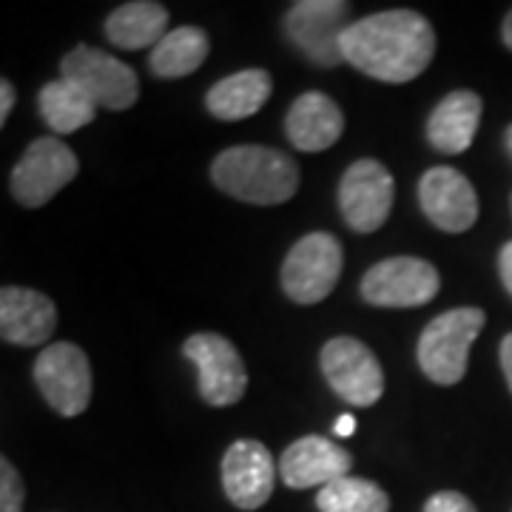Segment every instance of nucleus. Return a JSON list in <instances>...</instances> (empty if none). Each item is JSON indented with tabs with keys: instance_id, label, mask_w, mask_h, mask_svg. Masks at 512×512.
<instances>
[{
	"instance_id": "obj_11",
	"label": "nucleus",
	"mask_w": 512,
	"mask_h": 512,
	"mask_svg": "<svg viewBox=\"0 0 512 512\" xmlns=\"http://www.w3.org/2000/svg\"><path fill=\"white\" fill-rule=\"evenodd\" d=\"M188 362L200 373V396L211 407H231L248 390V370L234 348L220 333H194L183 345Z\"/></svg>"
},
{
	"instance_id": "obj_16",
	"label": "nucleus",
	"mask_w": 512,
	"mask_h": 512,
	"mask_svg": "<svg viewBox=\"0 0 512 512\" xmlns=\"http://www.w3.org/2000/svg\"><path fill=\"white\" fill-rule=\"evenodd\" d=\"M57 328V308L46 293L6 285L0 291V336L9 345L35 348Z\"/></svg>"
},
{
	"instance_id": "obj_15",
	"label": "nucleus",
	"mask_w": 512,
	"mask_h": 512,
	"mask_svg": "<svg viewBox=\"0 0 512 512\" xmlns=\"http://www.w3.org/2000/svg\"><path fill=\"white\" fill-rule=\"evenodd\" d=\"M353 456L342 444L325 439V436H305L296 439L282 453L279 476L291 490H311V487H328L336 478L350 476Z\"/></svg>"
},
{
	"instance_id": "obj_20",
	"label": "nucleus",
	"mask_w": 512,
	"mask_h": 512,
	"mask_svg": "<svg viewBox=\"0 0 512 512\" xmlns=\"http://www.w3.org/2000/svg\"><path fill=\"white\" fill-rule=\"evenodd\" d=\"M168 35V9L154 0H131L117 6L106 20V37L117 49H154Z\"/></svg>"
},
{
	"instance_id": "obj_23",
	"label": "nucleus",
	"mask_w": 512,
	"mask_h": 512,
	"mask_svg": "<svg viewBox=\"0 0 512 512\" xmlns=\"http://www.w3.org/2000/svg\"><path fill=\"white\" fill-rule=\"evenodd\" d=\"M316 507L319 512H390V498L367 478L345 476L316 493Z\"/></svg>"
},
{
	"instance_id": "obj_26",
	"label": "nucleus",
	"mask_w": 512,
	"mask_h": 512,
	"mask_svg": "<svg viewBox=\"0 0 512 512\" xmlns=\"http://www.w3.org/2000/svg\"><path fill=\"white\" fill-rule=\"evenodd\" d=\"M498 274H501V282H504V288L512 296V239L501 248V254H498Z\"/></svg>"
},
{
	"instance_id": "obj_17",
	"label": "nucleus",
	"mask_w": 512,
	"mask_h": 512,
	"mask_svg": "<svg viewBox=\"0 0 512 512\" xmlns=\"http://www.w3.org/2000/svg\"><path fill=\"white\" fill-rule=\"evenodd\" d=\"M345 131V114L322 92H305L293 100L285 117V134L293 148L305 154H319L339 143Z\"/></svg>"
},
{
	"instance_id": "obj_1",
	"label": "nucleus",
	"mask_w": 512,
	"mask_h": 512,
	"mask_svg": "<svg viewBox=\"0 0 512 512\" xmlns=\"http://www.w3.org/2000/svg\"><path fill=\"white\" fill-rule=\"evenodd\" d=\"M345 63L382 83L416 80L436 55L430 20L413 9H387L350 23L342 37Z\"/></svg>"
},
{
	"instance_id": "obj_12",
	"label": "nucleus",
	"mask_w": 512,
	"mask_h": 512,
	"mask_svg": "<svg viewBox=\"0 0 512 512\" xmlns=\"http://www.w3.org/2000/svg\"><path fill=\"white\" fill-rule=\"evenodd\" d=\"M396 200V183L387 165L379 160H356L345 171L339 183V208L342 217L356 234H373L379 231Z\"/></svg>"
},
{
	"instance_id": "obj_19",
	"label": "nucleus",
	"mask_w": 512,
	"mask_h": 512,
	"mask_svg": "<svg viewBox=\"0 0 512 512\" xmlns=\"http://www.w3.org/2000/svg\"><path fill=\"white\" fill-rule=\"evenodd\" d=\"M271 92H274L271 74L265 69H245L214 83L205 94V106L217 120L234 123V120L254 117L256 111L268 103Z\"/></svg>"
},
{
	"instance_id": "obj_29",
	"label": "nucleus",
	"mask_w": 512,
	"mask_h": 512,
	"mask_svg": "<svg viewBox=\"0 0 512 512\" xmlns=\"http://www.w3.org/2000/svg\"><path fill=\"white\" fill-rule=\"evenodd\" d=\"M333 430H336V436H342V439H345V436H353V433H356V421H353V416H339Z\"/></svg>"
},
{
	"instance_id": "obj_27",
	"label": "nucleus",
	"mask_w": 512,
	"mask_h": 512,
	"mask_svg": "<svg viewBox=\"0 0 512 512\" xmlns=\"http://www.w3.org/2000/svg\"><path fill=\"white\" fill-rule=\"evenodd\" d=\"M12 109H15V89H12L9 80H3V83H0V123L9 120Z\"/></svg>"
},
{
	"instance_id": "obj_9",
	"label": "nucleus",
	"mask_w": 512,
	"mask_h": 512,
	"mask_svg": "<svg viewBox=\"0 0 512 512\" xmlns=\"http://www.w3.org/2000/svg\"><path fill=\"white\" fill-rule=\"evenodd\" d=\"M80 171L74 151L57 137H37L12 171V197L23 208H40L55 200Z\"/></svg>"
},
{
	"instance_id": "obj_32",
	"label": "nucleus",
	"mask_w": 512,
	"mask_h": 512,
	"mask_svg": "<svg viewBox=\"0 0 512 512\" xmlns=\"http://www.w3.org/2000/svg\"><path fill=\"white\" fill-rule=\"evenodd\" d=\"M510 208H512V197H510Z\"/></svg>"
},
{
	"instance_id": "obj_30",
	"label": "nucleus",
	"mask_w": 512,
	"mask_h": 512,
	"mask_svg": "<svg viewBox=\"0 0 512 512\" xmlns=\"http://www.w3.org/2000/svg\"><path fill=\"white\" fill-rule=\"evenodd\" d=\"M501 37H504V43H507V49L512 52V9L507 12V18H504V29H501Z\"/></svg>"
},
{
	"instance_id": "obj_8",
	"label": "nucleus",
	"mask_w": 512,
	"mask_h": 512,
	"mask_svg": "<svg viewBox=\"0 0 512 512\" xmlns=\"http://www.w3.org/2000/svg\"><path fill=\"white\" fill-rule=\"evenodd\" d=\"M32 373L43 399L66 419L80 416L92 402V365L89 356L72 342L49 345L37 356Z\"/></svg>"
},
{
	"instance_id": "obj_14",
	"label": "nucleus",
	"mask_w": 512,
	"mask_h": 512,
	"mask_svg": "<svg viewBox=\"0 0 512 512\" xmlns=\"http://www.w3.org/2000/svg\"><path fill=\"white\" fill-rule=\"evenodd\" d=\"M274 458L262 441L239 439L222 458V487L228 501L245 512L259 510L274 493Z\"/></svg>"
},
{
	"instance_id": "obj_28",
	"label": "nucleus",
	"mask_w": 512,
	"mask_h": 512,
	"mask_svg": "<svg viewBox=\"0 0 512 512\" xmlns=\"http://www.w3.org/2000/svg\"><path fill=\"white\" fill-rule=\"evenodd\" d=\"M501 370H504V379H507V387H510L512 393V333H507L504 339H501Z\"/></svg>"
},
{
	"instance_id": "obj_6",
	"label": "nucleus",
	"mask_w": 512,
	"mask_h": 512,
	"mask_svg": "<svg viewBox=\"0 0 512 512\" xmlns=\"http://www.w3.org/2000/svg\"><path fill=\"white\" fill-rule=\"evenodd\" d=\"M63 80L74 83L97 109L126 111L140 97L137 72L123 60L106 55L92 46H77L60 63Z\"/></svg>"
},
{
	"instance_id": "obj_4",
	"label": "nucleus",
	"mask_w": 512,
	"mask_h": 512,
	"mask_svg": "<svg viewBox=\"0 0 512 512\" xmlns=\"http://www.w3.org/2000/svg\"><path fill=\"white\" fill-rule=\"evenodd\" d=\"M345 265L339 239L325 231H313L293 245L282 262V291L296 305H316L328 299Z\"/></svg>"
},
{
	"instance_id": "obj_3",
	"label": "nucleus",
	"mask_w": 512,
	"mask_h": 512,
	"mask_svg": "<svg viewBox=\"0 0 512 512\" xmlns=\"http://www.w3.org/2000/svg\"><path fill=\"white\" fill-rule=\"evenodd\" d=\"M484 325H487V313L473 305L436 316L421 330L419 348H416L421 373L430 382L444 387L461 382L470 365V348Z\"/></svg>"
},
{
	"instance_id": "obj_21",
	"label": "nucleus",
	"mask_w": 512,
	"mask_h": 512,
	"mask_svg": "<svg viewBox=\"0 0 512 512\" xmlns=\"http://www.w3.org/2000/svg\"><path fill=\"white\" fill-rule=\"evenodd\" d=\"M211 52L208 32L200 26H180L151 49V72L160 80H180L200 69Z\"/></svg>"
},
{
	"instance_id": "obj_5",
	"label": "nucleus",
	"mask_w": 512,
	"mask_h": 512,
	"mask_svg": "<svg viewBox=\"0 0 512 512\" xmlns=\"http://www.w3.org/2000/svg\"><path fill=\"white\" fill-rule=\"evenodd\" d=\"M350 29L345 0H299L285 15V35L293 46L322 69L345 63L342 37Z\"/></svg>"
},
{
	"instance_id": "obj_2",
	"label": "nucleus",
	"mask_w": 512,
	"mask_h": 512,
	"mask_svg": "<svg viewBox=\"0 0 512 512\" xmlns=\"http://www.w3.org/2000/svg\"><path fill=\"white\" fill-rule=\"evenodd\" d=\"M222 194L251 205H282L299 188V165L285 151L268 146L225 148L211 165Z\"/></svg>"
},
{
	"instance_id": "obj_10",
	"label": "nucleus",
	"mask_w": 512,
	"mask_h": 512,
	"mask_svg": "<svg viewBox=\"0 0 512 512\" xmlns=\"http://www.w3.org/2000/svg\"><path fill=\"white\" fill-rule=\"evenodd\" d=\"M322 373L330 390L353 407H373L382 399V365L376 353L353 336H336L322 348Z\"/></svg>"
},
{
	"instance_id": "obj_7",
	"label": "nucleus",
	"mask_w": 512,
	"mask_h": 512,
	"mask_svg": "<svg viewBox=\"0 0 512 512\" xmlns=\"http://www.w3.org/2000/svg\"><path fill=\"white\" fill-rule=\"evenodd\" d=\"M439 271L419 256H390L362 276V296L376 308H421L439 296Z\"/></svg>"
},
{
	"instance_id": "obj_18",
	"label": "nucleus",
	"mask_w": 512,
	"mask_h": 512,
	"mask_svg": "<svg viewBox=\"0 0 512 512\" xmlns=\"http://www.w3.org/2000/svg\"><path fill=\"white\" fill-rule=\"evenodd\" d=\"M484 100L470 89L450 92L427 120V140L439 154H464L476 140Z\"/></svg>"
},
{
	"instance_id": "obj_25",
	"label": "nucleus",
	"mask_w": 512,
	"mask_h": 512,
	"mask_svg": "<svg viewBox=\"0 0 512 512\" xmlns=\"http://www.w3.org/2000/svg\"><path fill=\"white\" fill-rule=\"evenodd\" d=\"M424 512H478L476 504L467 495L456 493V490H441V493L430 495Z\"/></svg>"
},
{
	"instance_id": "obj_31",
	"label": "nucleus",
	"mask_w": 512,
	"mask_h": 512,
	"mask_svg": "<svg viewBox=\"0 0 512 512\" xmlns=\"http://www.w3.org/2000/svg\"><path fill=\"white\" fill-rule=\"evenodd\" d=\"M507 148H510V154H512V126L507 128Z\"/></svg>"
},
{
	"instance_id": "obj_24",
	"label": "nucleus",
	"mask_w": 512,
	"mask_h": 512,
	"mask_svg": "<svg viewBox=\"0 0 512 512\" xmlns=\"http://www.w3.org/2000/svg\"><path fill=\"white\" fill-rule=\"evenodd\" d=\"M26 487L9 458H0V512H23Z\"/></svg>"
},
{
	"instance_id": "obj_13",
	"label": "nucleus",
	"mask_w": 512,
	"mask_h": 512,
	"mask_svg": "<svg viewBox=\"0 0 512 512\" xmlns=\"http://www.w3.org/2000/svg\"><path fill=\"white\" fill-rule=\"evenodd\" d=\"M419 202L427 220L447 234H464L478 220V197L473 183L447 165L424 171L419 183Z\"/></svg>"
},
{
	"instance_id": "obj_22",
	"label": "nucleus",
	"mask_w": 512,
	"mask_h": 512,
	"mask_svg": "<svg viewBox=\"0 0 512 512\" xmlns=\"http://www.w3.org/2000/svg\"><path fill=\"white\" fill-rule=\"evenodd\" d=\"M37 106H40V117L55 134H74L97 117V106L92 100L63 77L40 89Z\"/></svg>"
}]
</instances>
